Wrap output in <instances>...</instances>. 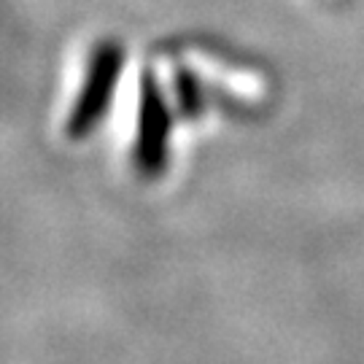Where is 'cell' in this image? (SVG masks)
I'll list each match as a JSON object with an SVG mask.
<instances>
[{
	"instance_id": "cell-1",
	"label": "cell",
	"mask_w": 364,
	"mask_h": 364,
	"mask_svg": "<svg viewBox=\"0 0 364 364\" xmlns=\"http://www.w3.org/2000/svg\"><path fill=\"white\" fill-rule=\"evenodd\" d=\"M122 63H124V52L114 41H105L92 52L84 87L78 92L76 105L70 111L65 127L70 138H76V141L87 138L97 127V122L105 117L111 97H114V90H117L119 73H122Z\"/></svg>"
},
{
	"instance_id": "cell-2",
	"label": "cell",
	"mask_w": 364,
	"mask_h": 364,
	"mask_svg": "<svg viewBox=\"0 0 364 364\" xmlns=\"http://www.w3.org/2000/svg\"><path fill=\"white\" fill-rule=\"evenodd\" d=\"M170 138V108L151 73L144 76L141 87V117H138V141L135 162L146 176H159L168 165Z\"/></svg>"
},
{
	"instance_id": "cell-3",
	"label": "cell",
	"mask_w": 364,
	"mask_h": 364,
	"mask_svg": "<svg viewBox=\"0 0 364 364\" xmlns=\"http://www.w3.org/2000/svg\"><path fill=\"white\" fill-rule=\"evenodd\" d=\"M178 100H181V111L186 114V117H197L200 114V105H203V100H200V92H197L195 81L186 76V73H181L178 76Z\"/></svg>"
}]
</instances>
